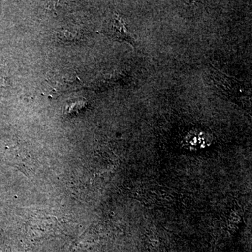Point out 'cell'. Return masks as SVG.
<instances>
[{
  "label": "cell",
  "instance_id": "6da1fadb",
  "mask_svg": "<svg viewBox=\"0 0 252 252\" xmlns=\"http://www.w3.org/2000/svg\"><path fill=\"white\" fill-rule=\"evenodd\" d=\"M81 86V81L75 75L63 74L55 76L48 81L46 91L49 97H56L65 93L76 91Z\"/></svg>",
  "mask_w": 252,
  "mask_h": 252
},
{
  "label": "cell",
  "instance_id": "7a4b0ae2",
  "mask_svg": "<svg viewBox=\"0 0 252 252\" xmlns=\"http://www.w3.org/2000/svg\"><path fill=\"white\" fill-rule=\"evenodd\" d=\"M102 32L113 40L127 42L130 45L135 46V39L127 31L122 18L118 14L114 15L109 21H106Z\"/></svg>",
  "mask_w": 252,
  "mask_h": 252
},
{
  "label": "cell",
  "instance_id": "3957f363",
  "mask_svg": "<svg viewBox=\"0 0 252 252\" xmlns=\"http://www.w3.org/2000/svg\"><path fill=\"white\" fill-rule=\"evenodd\" d=\"M213 80L219 90L229 98L241 99L245 95L243 86L234 78L225 75L219 71H214Z\"/></svg>",
  "mask_w": 252,
  "mask_h": 252
}]
</instances>
